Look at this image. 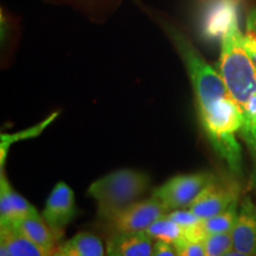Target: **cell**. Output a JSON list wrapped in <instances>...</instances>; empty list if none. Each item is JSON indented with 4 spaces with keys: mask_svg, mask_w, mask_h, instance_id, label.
<instances>
[{
    "mask_svg": "<svg viewBox=\"0 0 256 256\" xmlns=\"http://www.w3.org/2000/svg\"><path fill=\"white\" fill-rule=\"evenodd\" d=\"M0 242L8 247L12 256H54L52 252L42 249L12 226H2Z\"/></svg>",
    "mask_w": 256,
    "mask_h": 256,
    "instance_id": "5bb4252c",
    "label": "cell"
},
{
    "mask_svg": "<svg viewBox=\"0 0 256 256\" xmlns=\"http://www.w3.org/2000/svg\"><path fill=\"white\" fill-rule=\"evenodd\" d=\"M153 238L145 232H118L107 242L108 256H151Z\"/></svg>",
    "mask_w": 256,
    "mask_h": 256,
    "instance_id": "7c38bea8",
    "label": "cell"
},
{
    "mask_svg": "<svg viewBox=\"0 0 256 256\" xmlns=\"http://www.w3.org/2000/svg\"><path fill=\"white\" fill-rule=\"evenodd\" d=\"M54 256H66L63 252H60V250H57L56 252H54Z\"/></svg>",
    "mask_w": 256,
    "mask_h": 256,
    "instance_id": "cb8c5ba5",
    "label": "cell"
},
{
    "mask_svg": "<svg viewBox=\"0 0 256 256\" xmlns=\"http://www.w3.org/2000/svg\"><path fill=\"white\" fill-rule=\"evenodd\" d=\"M36 208L17 194L2 171L0 178V226H14L18 220L34 212Z\"/></svg>",
    "mask_w": 256,
    "mask_h": 256,
    "instance_id": "30bf717a",
    "label": "cell"
},
{
    "mask_svg": "<svg viewBox=\"0 0 256 256\" xmlns=\"http://www.w3.org/2000/svg\"><path fill=\"white\" fill-rule=\"evenodd\" d=\"M232 235L235 250L256 256V206L249 198L242 203Z\"/></svg>",
    "mask_w": 256,
    "mask_h": 256,
    "instance_id": "9c48e42d",
    "label": "cell"
},
{
    "mask_svg": "<svg viewBox=\"0 0 256 256\" xmlns=\"http://www.w3.org/2000/svg\"><path fill=\"white\" fill-rule=\"evenodd\" d=\"M174 40L191 78L197 110H204L214 102L230 96L220 74L206 62L188 40L179 34H174Z\"/></svg>",
    "mask_w": 256,
    "mask_h": 256,
    "instance_id": "277c9868",
    "label": "cell"
},
{
    "mask_svg": "<svg viewBox=\"0 0 256 256\" xmlns=\"http://www.w3.org/2000/svg\"><path fill=\"white\" fill-rule=\"evenodd\" d=\"M203 246L206 256H223L234 249L232 232L208 235L203 238Z\"/></svg>",
    "mask_w": 256,
    "mask_h": 256,
    "instance_id": "ac0fdd59",
    "label": "cell"
},
{
    "mask_svg": "<svg viewBox=\"0 0 256 256\" xmlns=\"http://www.w3.org/2000/svg\"><path fill=\"white\" fill-rule=\"evenodd\" d=\"M243 42L256 68V8L252 10L247 18Z\"/></svg>",
    "mask_w": 256,
    "mask_h": 256,
    "instance_id": "d6986e66",
    "label": "cell"
},
{
    "mask_svg": "<svg viewBox=\"0 0 256 256\" xmlns=\"http://www.w3.org/2000/svg\"><path fill=\"white\" fill-rule=\"evenodd\" d=\"M176 249L178 256H206L203 240H185Z\"/></svg>",
    "mask_w": 256,
    "mask_h": 256,
    "instance_id": "ffe728a7",
    "label": "cell"
},
{
    "mask_svg": "<svg viewBox=\"0 0 256 256\" xmlns=\"http://www.w3.org/2000/svg\"><path fill=\"white\" fill-rule=\"evenodd\" d=\"M150 186V178L142 172L124 168L112 172L88 188L98 203L102 218L112 220L124 208L134 203Z\"/></svg>",
    "mask_w": 256,
    "mask_h": 256,
    "instance_id": "3957f363",
    "label": "cell"
},
{
    "mask_svg": "<svg viewBox=\"0 0 256 256\" xmlns=\"http://www.w3.org/2000/svg\"><path fill=\"white\" fill-rule=\"evenodd\" d=\"M235 17H238V0H210L204 12V36L222 38Z\"/></svg>",
    "mask_w": 256,
    "mask_h": 256,
    "instance_id": "8fae6325",
    "label": "cell"
},
{
    "mask_svg": "<svg viewBox=\"0 0 256 256\" xmlns=\"http://www.w3.org/2000/svg\"><path fill=\"white\" fill-rule=\"evenodd\" d=\"M218 72L242 113L256 112V68L249 56L240 30L238 17L223 34Z\"/></svg>",
    "mask_w": 256,
    "mask_h": 256,
    "instance_id": "6da1fadb",
    "label": "cell"
},
{
    "mask_svg": "<svg viewBox=\"0 0 256 256\" xmlns=\"http://www.w3.org/2000/svg\"><path fill=\"white\" fill-rule=\"evenodd\" d=\"M76 215V203L74 191L64 182H60L48 197L43 210V218L50 228L60 235V232Z\"/></svg>",
    "mask_w": 256,
    "mask_h": 256,
    "instance_id": "ba28073f",
    "label": "cell"
},
{
    "mask_svg": "<svg viewBox=\"0 0 256 256\" xmlns=\"http://www.w3.org/2000/svg\"><path fill=\"white\" fill-rule=\"evenodd\" d=\"M223 256H250V255L243 254V252H240L238 250H235V249H232V250H230L229 252H226V254H224Z\"/></svg>",
    "mask_w": 256,
    "mask_h": 256,
    "instance_id": "603a6c76",
    "label": "cell"
},
{
    "mask_svg": "<svg viewBox=\"0 0 256 256\" xmlns=\"http://www.w3.org/2000/svg\"><path fill=\"white\" fill-rule=\"evenodd\" d=\"M145 232L151 236L153 240L170 243V244H174V247L185 240H190L188 230L170 220L168 216L156 220L145 230Z\"/></svg>",
    "mask_w": 256,
    "mask_h": 256,
    "instance_id": "2e32d148",
    "label": "cell"
},
{
    "mask_svg": "<svg viewBox=\"0 0 256 256\" xmlns=\"http://www.w3.org/2000/svg\"><path fill=\"white\" fill-rule=\"evenodd\" d=\"M168 208L156 197L134 202L120 211L113 220L114 229L118 232H142L156 220L168 215Z\"/></svg>",
    "mask_w": 256,
    "mask_h": 256,
    "instance_id": "8992f818",
    "label": "cell"
},
{
    "mask_svg": "<svg viewBox=\"0 0 256 256\" xmlns=\"http://www.w3.org/2000/svg\"><path fill=\"white\" fill-rule=\"evenodd\" d=\"M58 250L66 256H104L101 240L94 234L82 232L63 243Z\"/></svg>",
    "mask_w": 256,
    "mask_h": 256,
    "instance_id": "9a60e30c",
    "label": "cell"
},
{
    "mask_svg": "<svg viewBox=\"0 0 256 256\" xmlns=\"http://www.w3.org/2000/svg\"><path fill=\"white\" fill-rule=\"evenodd\" d=\"M238 188L235 184L217 183L214 179L188 208L200 220H206L238 202Z\"/></svg>",
    "mask_w": 256,
    "mask_h": 256,
    "instance_id": "52a82bcc",
    "label": "cell"
},
{
    "mask_svg": "<svg viewBox=\"0 0 256 256\" xmlns=\"http://www.w3.org/2000/svg\"><path fill=\"white\" fill-rule=\"evenodd\" d=\"M0 256H12L11 252H8V249L2 242H0Z\"/></svg>",
    "mask_w": 256,
    "mask_h": 256,
    "instance_id": "7402d4cb",
    "label": "cell"
},
{
    "mask_svg": "<svg viewBox=\"0 0 256 256\" xmlns=\"http://www.w3.org/2000/svg\"><path fill=\"white\" fill-rule=\"evenodd\" d=\"M198 115L215 151L234 174H241L242 152L235 136L242 124V112L238 104L228 96L198 110Z\"/></svg>",
    "mask_w": 256,
    "mask_h": 256,
    "instance_id": "7a4b0ae2",
    "label": "cell"
},
{
    "mask_svg": "<svg viewBox=\"0 0 256 256\" xmlns=\"http://www.w3.org/2000/svg\"><path fill=\"white\" fill-rule=\"evenodd\" d=\"M43 220L44 218H42L40 214L34 211L31 215L18 220L12 226H14L18 232H20L28 240L36 243L37 246H40L42 249L52 252L54 246H55V242L60 235L54 232L49 224Z\"/></svg>",
    "mask_w": 256,
    "mask_h": 256,
    "instance_id": "4fadbf2b",
    "label": "cell"
},
{
    "mask_svg": "<svg viewBox=\"0 0 256 256\" xmlns=\"http://www.w3.org/2000/svg\"><path fill=\"white\" fill-rule=\"evenodd\" d=\"M238 202H235L228 209L222 211V212L217 214V215L210 217V218L202 220V235H203V238H206V236L212 235V234L232 232L236 220H238Z\"/></svg>",
    "mask_w": 256,
    "mask_h": 256,
    "instance_id": "e0dca14e",
    "label": "cell"
},
{
    "mask_svg": "<svg viewBox=\"0 0 256 256\" xmlns=\"http://www.w3.org/2000/svg\"><path fill=\"white\" fill-rule=\"evenodd\" d=\"M214 179L209 174L176 176L154 190L153 197L162 200L168 210L190 206Z\"/></svg>",
    "mask_w": 256,
    "mask_h": 256,
    "instance_id": "5b68a950",
    "label": "cell"
},
{
    "mask_svg": "<svg viewBox=\"0 0 256 256\" xmlns=\"http://www.w3.org/2000/svg\"><path fill=\"white\" fill-rule=\"evenodd\" d=\"M151 256H178L177 249L174 244L170 243L156 241L153 246V252Z\"/></svg>",
    "mask_w": 256,
    "mask_h": 256,
    "instance_id": "44dd1931",
    "label": "cell"
}]
</instances>
